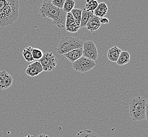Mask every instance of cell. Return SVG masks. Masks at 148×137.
I'll return each mask as SVG.
<instances>
[{
  "instance_id": "7c38bea8",
  "label": "cell",
  "mask_w": 148,
  "mask_h": 137,
  "mask_svg": "<svg viewBox=\"0 0 148 137\" xmlns=\"http://www.w3.org/2000/svg\"><path fill=\"white\" fill-rule=\"evenodd\" d=\"M101 24L100 18L96 15H93L88 22L86 27L90 31L94 32L100 27Z\"/></svg>"
},
{
  "instance_id": "9c48e42d",
  "label": "cell",
  "mask_w": 148,
  "mask_h": 137,
  "mask_svg": "<svg viewBox=\"0 0 148 137\" xmlns=\"http://www.w3.org/2000/svg\"><path fill=\"white\" fill-rule=\"evenodd\" d=\"M13 77L5 70L0 71V90L9 89L12 86Z\"/></svg>"
},
{
  "instance_id": "ba28073f",
  "label": "cell",
  "mask_w": 148,
  "mask_h": 137,
  "mask_svg": "<svg viewBox=\"0 0 148 137\" xmlns=\"http://www.w3.org/2000/svg\"><path fill=\"white\" fill-rule=\"evenodd\" d=\"M65 27L68 32L71 33L77 32L80 29V23L76 21L71 12L66 14Z\"/></svg>"
},
{
  "instance_id": "277c9868",
  "label": "cell",
  "mask_w": 148,
  "mask_h": 137,
  "mask_svg": "<svg viewBox=\"0 0 148 137\" xmlns=\"http://www.w3.org/2000/svg\"><path fill=\"white\" fill-rule=\"evenodd\" d=\"M83 43L82 40L75 37L66 36L62 38L57 48V53L60 55H63L71 50L82 48Z\"/></svg>"
},
{
  "instance_id": "8992f818",
  "label": "cell",
  "mask_w": 148,
  "mask_h": 137,
  "mask_svg": "<svg viewBox=\"0 0 148 137\" xmlns=\"http://www.w3.org/2000/svg\"><path fill=\"white\" fill-rule=\"evenodd\" d=\"M39 62L41 63L43 71L50 72L54 71L57 66V59L51 52H46L43 54Z\"/></svg>"
},
{
  "instance_id": "5b68a950",
  "label": "cell",
  "mask_w": 148,
  "mask_h": 137,
  "mask_svg": "<svg viewBox=\"0 0 148 137\" xmlns=\"http://www.w3.org/2000/svg\"><path fill=\"white\" fill-rule=\"evenodd\" d=\"M95 66V61L83 56L72 63V68L74 70L81 73L90 71Z\"/></svg>"
},
{
  "instance_id": "d6986e66",
  "label": "cell",
  "mask_w": 148,
  "mask_h": 137,
  "mask_svg": "<svg viewBox=\"0 0 148 137\" xmlns=\"http://www.w3.org/2000/svg\"><path fill=\"white\" fill-rule=\"evenodd\" d=\"M99 3L97 0H86L85 9L89 11L93 12L98 6Z\"/></svg>"
},
{
  "instance_id": "52a82bcc",
  "label": "cell",
  "mask_w": 148,
  "mask_h": 137,
  "mask_svg": "<svg viewBox=\"0 0 148 137\" xmlns=\"http://www.w3.org/2000/svg\"><path fill=\"white\" fill-rule=\"evenodd\" d=\"M83 56L95 61L98 58V51L93 41H87L83 43Z\"/></svg>"
},
{
  "instance_id": "44dd1931",
  "label": "cell",
  "mask_w": 148,
  "mask_h": 137,
  "mask_svg": "<svg viewBox=\"0 0 148 137\" xmlns=\"http://www.w3.org/2000/svg\"><path fill=\"white\" fill-rule=\"evenodd\" d=\"M44 53L41 50L37 48H33L32 56L34 60H40L43 56Z\"/></svg>"
},
{
  "instance_id": "5bb4252c",
  "label": "cell",
  "mask_w": 148,
  "mask_h": 137,
  "mask_svg": "<svg viewBox=\"0 0 148 137\" xmlns=\"http://www.w3.org/2000/svg\"><path fill=\"white\" fill-rule=\"evenodd\" d=\"M108 11V8L107 4L105 3L102 2V3H99L98 6L93 11V13H94V15H96L97 16L100 18L104 17L106 15H107Z\"/></svg>"
},
{
  "instance_id": "7402d4cb",
  "label": "cell",
  "mask_w": 148,
  "mask_h": 137,
  "mask_svg": "<svg viewBox=\"0 0 148 137\" xmlns=\"http://www.w3.org/2000/svg\"><path fill=\"white\" fill-rule=\"evenodd\" d=\"M82 10L79 9H73L71 10V13L73 16L74 18L79 23L81 22V14H82Z\"/></svg>"
},
{
  "instance_id": "ffe728a7",
  "label": "cell",
  "mask_w": 148,
  "mask_h": 137,
  "mask_svg": "<svg viewBox=\"0 0 148 137\" xmlns=\"http://www.w3.org/2000/svg\"><path fill=\"white\" fill-rule=\"evenodd\" d=\"M75 4V3L74 0H65L63 10L66 13L70 12L72 9H74Z\"/></svg>"
},
{
  "instance_id": "4fadbf2b",
  "label": "cell",
  "mask_w": 148,
  "mask_h": 137,
  "mask_svg": "<svg viewBox=\"0 0 148 137\" xmlns=\"http://www.w3.org/2000/svg\"><path fill=\"white\" fill-rule=\"evenodd\" d=\"M121 51V50L118 47L116 46L113 47L108 50L107 52V57L110 61L116 62Z\"/></svg>"
},
{
  "instance_id": "6da1fadb",
  "label": "cell",
  "mask_w": 148,
  "mask_h": 137,
  "mask_svg": "<svg viewBox=\"0 0 148 137\" xmlns=\"http://www.w3.org/2000/svg\"><path fill=\"white\" fill-rule=\"evenodd\" d=\"M18 0H0V27L13 24L19 15Z\"/></svg>"
},
{
  "instance_id": "e0dca14e",
  "label": "cell",
  "mask_w": 148,
  "mask_h": 137,
  "mask_svg": "<svg viewBox=\"0 0 148 137\" xmlns=\"http://www.w3.org/2000/svg\"><path fill=\"white\" fill-rule=\"evenodd\" d=\"M33 48L31 46L26 47L22 52V55L25 60L28 62H31L34 61L32 56Z\"/></svg>"
},
{
  "instance_id": "ac0fdd59",
  "label": "cell",
  "mask_w": 148,
  "mask_h": 137,
  "mask_svg": "<svg viewBox=\"0 0 148 137\" xmlns=\"http://www.w3.org/2000/svg\"><path fill=\"white\" fill-rule=\"evenodd\" d=\"M74 137H99L94 131L90 129H86L79 132Z\"/></svg>"
},
{
  "instance_id": "603a6c76",
  "label": "cell",
  "mask_w": 148,
  "mask_h": 137,
  "mask_svg": "<svg viewBox=\"0 0 148 137\" xmlns=\"http://www.w3.org/2000/svg\"><path fill=\"white\" fill-rule=\"evenodd\" d=\"M65 1V0H52L51 3L54 6L58 7L60 9H63Z\"/></svg>"
},
{
  "instance_id": "d4e9b609",
  "label": "cell",
  "mask_w": 148,
  "mask_h": 137,
  "mask_svg": "<svg viewBox=\"0 0 148 137\" xmlns=\"http://www.w3.org/2000/svg\"><path fill=\"white\" fill-rule=\"evenodd\" d=\"M145 119L148 121V100L146 102V108H145Z\"/></svg>"
},
{
  "instance_id": "cb8c5ba5",
  "label": "cell",
  "mask_w": 148,
  "mask_h": 137,
  "mask_svg": "<svg viewBox=\"0 0 148 137\" xmlns=\"http://www.w3.org/2000/svg\"><path fill=\"white\" fill-rule=\"evenodd\" d=\"M100 21L101 24H107L109 23V19L105 17H102V18H100Z\"/></svg>"
},
{
  "instance_id": "4316f807",
  "label": "cell",
  "mask_w": 148,
  "mask_h": 137,
  "mask_svg": "<svg viewBox=\"0 0 148 137\" xmlns=\"http://www.w3.org/2000/svg\"><path fill=\"white\" fill-rule=\"evenodd\" d=\"M25 137H34L33 136H32V135H30V134H29V135H27V136Z\"/></svg>"
},
{
  "instance_id": "3957f363",
  "label": "cell",
  "mask_w": 148,
  "mask_h": 137,
  "mask_svg": "<svg viewBox=\"0 0 148 137\" xmlns=\"http://www.w3.org/2000/svg\"><path fill=\"white\" fill-rule=\"evenodd\" d=\"M147 100L144 97L136 96L130 100L129 103V114L133 121H140L145 119V108Z\"/></svg>"
},
{
  "instance_id": "2e32d148",
  "label": "cell",
  "mask_w": 148,
  "mask_h": 137,
  "mask_svg": "<svg viewBox=\"0 0 148 137\" xmlns=\"http://www.w3.org/2000/svg\"><path fill=\"white\" fill-rule=\"evenodd\" d=\"M94 15L93 12L87 11L86 9H83L81 14V18L80 22V28L84 27L86 26L90 18Z\"/></svg>"
},
{
  "instance_id": "30bf717a",
  "label": "cell",
  "mask_w": 148,
  "mask_h": 137,
  "mask_svg": "<svg viewBox=\"0 0 148 137\" xmlns=\"http://www.w3.org/2000/svg\"><path fill=\"white\" fill-rule=\"evenodd\" d=\"M43 71V69L41 63L39 61H36L28 65L25 70V73L27 75L30 77H34L38 75Z\"/></svg>"
},
{
  "instance_id": "8fae6325",
  "label": "cell",
  "mask_w": 148,
  "mask_h": 137,
  "mask_svg": "<svg viewBox=\"0 0 148 137\" xmlns=\"http://www.w3.org/2000/svg\"><path fill=\"white\" fill-rule=\"evenodd\" d=\"M63 55L71 62H74L76 60L83 56V48H79L71 50L66 53L64 54Z\"/></svg>"
},
{
  "instance_id": "7a4b0ae2",
  "label": "cell",
  "mask_w": 148,
  "mask_h": 137,
  "mask_svg": "<svg viewBox=\"0 0 148 137\" xmlns=\"http://www.w3.org/2000/svg\"><path fill=\"white\" fill-rule=\"evenodd\" d=\"M39 14L43 18H47L52 20V23L60 29L65 27L66 13L63 9L54 6L51 2L45 0L39 10Z\"/></svg>"
},
{
  "instance_id": "484cf974",
  "label": "cell",
  "mask_w": 148,
  "mask_h": 137,
  "mask_svg": "<svg viewBox=\"0 0 148 137\" xmlns=\"http://www.w3.org/2000/svg\"><path fill=\"white\" fill-rule=\"evenodd\" d=\"M37 137H50L48 136L47 134H39V136Z\"/></svg>"
},
{
  "instance_id": "9a60e30c",
  "label": "cell",
  "mask_w": 148,
  "mask_h": 137,
  "mask_svg": "<svg viewBox=\"0 0 148 137\" xmlns=\"http://www.w3.org/2000/svg\"><path fill=\"white\" fill-rule=\"evenodd\" d=\"M130 60V54L129 52L127 51H122L116 63L118 66H124L129 62Z\"/></svg>"
}]
</instances>
